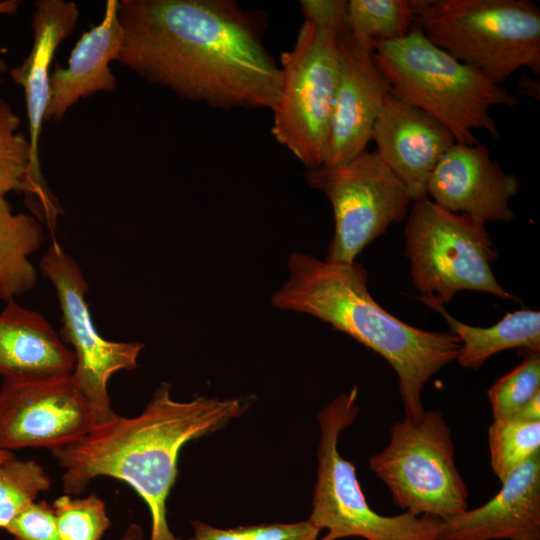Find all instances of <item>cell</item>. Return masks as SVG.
I'll return each mask as SVG.
<instances>
[{"label":"cell","instance_id":"3957f363","mask_svg":"<svg viewBox=\"0 0 540 540\" xmlns=\"http://www.w3.org/2000/svg\"><path fill=\"white\" fill-rule=\"evenodd\" d=\"M287 266L289 277L271 305L316 317L380 354L397 373L405 417L419 419L425 412L423 388L457 359L458 337L413 327L388 313L371 297L361 263H333L296 251Z\"/></svg>","mask_w":540,"mask_h":540},{"label":"cell","instance_id":"8d00e7d4","mask_svg":"<svg viewBox=\"0 0 540 540\" xmlns=\"http://www.w3.org/2000/svg\"><path fill=\"white\" fill-rule=\"evenodd\" d=\"M1 300V299H0Z\"/></svg>","mask_w":540,"mask_h":540},{"label":"cell","instance_id":"1f68e13d","mask_svg":"<svg viewBox=\"0 0 540 540\" xmlns=\"http://www.w3.org/2000/svg\"><path fill=\"white\" fill-rule=\"evenodd\" d=\"M539 81L522 75L517 82V89L526 95L539 99Z\"/></svg>","mask_w":540,"mask_h":540},{"label":"cell","instance_id":"5bb4252c","mask_svg":"<svg viewBox=\"0 0 540 540\" xmlns=\"http://www.w3.org/2000/svg\"><path fill=\"white\" fill-rule=\"evenodd\" d=\"M339 80L333 100L324 166L344 164L366 151L390 83L349 31L338 35Z\"/></svg>","mask_w":540,"mask_h":540},{"label":"cell","instance_id":"4316f807","mask_svg":"<svg viewBox=\"0 0 540 540\" xmlns=\"http://www.w3.org/2000/svg\"><path fill=\"white\" fill-rule=\"evenodd\" d=\"M538 393H540V356L539 352H533L488 389L487 396L493 420L514 417Z\"/></svg>","mask_w":540,"mask_h":540},{"label":"cell","instance_id":"4fadbf2b","mask_svg":"<svg viewBox=\"0 0 540 540\" xmlns=\"http://www.w3.org/2000/svg\"><path fill=\"white\" fill-rule=\"evenodd\" d=\"M76 3L65 0H37L31 20L33 44L29 55L10 68L12 80L24 89L30 143L29 177L34 191L31 210L46 223H55L60 206L49 191L41 171L39 142L49 102L50 65L56 49L77 24Z\"/></svg>","mask_w":540,"mask_h":540},{"label":"cell","instance_id":"4dcf8cb0","mask_svg":"<svg viewBox=\"0 0 540 540\" xmlns=\"http://www.w3.org/2000/svg\"><path fill=\"white\" fill-rule=\"evenodd\" d=\"M512 418L529 422L540 421V393L536 394Z\"/></svg>","mask_w":540,"mask_h":540},{"label":"cell","instance_id":"cb8c5ba5","mask_svg":"<svg viewBox=\"0 0 540 540\" xmlns=\"http://www.w3.org/2000/svg\"><path fill=\"white\" fill-rule=\"evenodd\" d=\"M21 118L0 97V195L25 193L31 207L34 191L30 182V143L19 131Z\"/></svg>","mask_w":540,"mask_h":540},{"label":"cell","instance_id":"6da1fadb","mask_svg":"<svg viewBox=\"0 0 540 540\" xmlns=\"http://www.w3.org/2000/svg\"><path fill=\"white\" fill-rule=\"evenodd\" d=\"M117 62L179 97L231 110H272L280 70L262 21L231 0H121Z\"/></svg>","mask_w":540,"mask_h":540},{"label":"cell","instance_id":"9a60e30c","mask_svg":"<svg viewBox=\"0 0 540 540\" xmlns=\"http://www.w3.org/2000/svg\"><path fill=\"white\" fill-rule=\"evenodd\" d=\"M520 180L505 172L481 144L455 143L439 160L427 184V197L436 205L478 220L509 222L514 212L509 200Z\"/></svg>","mask_w":540,"mask_h":540},{"label":"cell","instance_id":"44dd1931","mask_svg":"<svg viewBox=\"0 0 540 540\" xmlns=\"http://www.w3.org/2000/svg\"><path fill=\"white\" fill-rule=\"evenodd\" d=\"M38 218L15 213L6 196L0 195V299L8 301L30 292L38 274L30 261L44 241Z\"/></svg>","mask_w":540,"mask_h":540},{"label":"cell","instance_id":"d590c367","mask_svg":"<svg viewBox=\"0 0 540 540\" xmlns=\"http://www.w3.org/2000/svg\"><path fill=\"white\" fill-rule=\"evenodd\" d=\"M529 540H540V539H529Z\"/></svg>","mask_w":540,"mask_h":540},{"label":"cell","instance_id":"d6a6232c","mask_svg":"<svg viewBox=\"0 0 540 540\" xmlns=\"http://www.w3.org/2000/svg\"><path fill=\"white\" fill-rule=\"evenodd\" d=\"M21 1L19 0H2L0 1V15H11L16 13ZM7 69L5 60L0 58V75L4 73ZM1 83V79H0Z\"/></svg>","mask_w":540,"mask_h":540},{"label":"cell","instance_id":"277c9868","mask_svg":"<svg viewBox=\"0 0 540 540\" xmlns=\"http://www.w3.org/2000/svg\"><path fill=\"white\" fill-rule=\"evenodd\" d=\"M372 57L391 94L437 120L457 143L478 144L476 129L497 139L490 108L518 104L506 88L437 47L415 24L405 37L379 44Z\"/></svg>","mask_w":540,"mask_h":540},{"label":"cell","instance_id":"8fae6325","mask_svg":"<svg viewBox=\"0 0 540 540\" xmlns=\"http://www.w3.org/2000/svg\"><path fill=\"white\" fill-rule=\"evenodd\" d=\"M40 273L55 289L61 308L60 337L69 344L76 363L72 376L94 406L99 423L116 415L108 382L121 370H133L144 348L141 342L110 341L97 331L87 301L88 283L75 259L54 240L39 265Z\"/></svg>","mask_w":540,"mask_h":540},{"label":"cell","instance_id":"ba28073f","mask_svg":"<svg viewBox=\"0 0 540 540\" xmlns=\"http://www.w3.org/2000/svg\"><path fill=\"white\" fill-rule=\"evenodd\" d=\"M369 467L405 512L444 520L468 509L451 429L439 410L395 422L389 443L369 458Z\"/></svg>","mask_w":540,"mask_h":540},{"label":"cell","instance_id":"836d02e7","mask_svg":"<svg viewBox=\"0 0 540 540\" xmlns=\"http://www.w3.org/2000/svg\"><path fill=\"white\" fill-rule=\"evenodd\" d=\"M120 540H143L142 529L137 524H130Z\"/></svg>","mask_w":540,"mask_h":540},{"label":"cell","instance_id":"7a4b0ae2","mask_svg":"<svg viewBox=\"0 0 540 540\" xmlns=\"http://www.w3.org/2000/svg\"><path fill=\"white\" fill-rule=\"evenodd\" d=\"M254 401L251 394L179 401L172 398L171 385L161 382L139 415L116 414L80 440L51 451L63 469V491L78 495L97 477L121 480L149 508L150 540H180L167 521V499L180 451L187 443L226 427Z\"/></svg>","mask_w":540,"mask_h":540},{"label":"cell","instance_id":"9c48e42d","mask_svg":"<svg viewBox=\"0 0 540 540\" xmlns=\"http://www.w3.org/2000/svg\"><path fill=\"white\" fill-rule=\"evenodd\" d=\"M280 62L272 134L307 169L319 167L339 80L338 35L305 20Z\"/></svg>","mask_w":540,"mask_h":540},{"label":"cell","instance_id":"f546056e","mask_svg":"<svg viewBox=\"0 0 540 540\" xmlns=\"http://www.w3.org/2000/svg\"><path fill=\"white\" fill-rule=\"evenodd\" d=\"M347 3L344 0H302L300 6L306 21L340 35L349 31Z\"/></svg>","mask_w":540,"mask_h":540},{"label":"cell","instance_id":"52a82bcc","mask_svg":"<svg viewBox=\"0 0 540 540\" xmlns=\"http://www.w3.org/2000/svg\"><path fill=\"white\" fill-rule=\"evenodd\" d=\"M404 235L411 277L422 296L446 304L467 289L520 302L492 272L498 253L483 221L447 211L424 197L411 203Z\"/></svg>","mask_w":540,"mask_h":540},{"label":"cell","instance_id":"7c38bea8","mask_svg":"<svg viewBox=\"0 0 540 540\" xmlns=\"http://www.w3.org/2000/svg\"><path fill=\"white\" fill-rule=\"evenodd\" d=\"M98 423L72 374L3 378L0 383L1 449L52 451L80 440Z\"/></svg>","mask_w":540,"mask_h":540},{"label":"cell","instance_id":"30bf717a","mask_svg":"<svg viewBox=\"0 0 540 540\" xmlns=\"http://www.w3.org/2000/svg\"><path fill=\"white\" fill-rule=\"evenodd\" d=\"M304 178L327 196L333 209L328 262H354L391 224L407 217L412 203L406 187L375 152L365 151L341 165L307 169Z\"/></svg>","mask_w":540,"mask_h":540},{"label":"cell","instance_id":"7402d4cb","mask_svg":"<svg viewBox=\"0 0 540 540\" xmlns=\"http://www.w3.org/2000/svg\"><path fill=\"white\" fill-rule=\"evenodd\" d=\"M415 1L350 0L347 3L349 33L373 53L385 42L405 37L414 25Z\"/></svg>","mask_w":540,"mask_h":540},{"label":"cell","instance_id":"ffe728a7","mask_svg":"<svg viewBox=\"0 0 540 540\" xmlns=\"http://www.w3.org/2000/svg\"><path fill=\"white\" fill-rule=\"evenodd\" d=\"M419 300L440 313L451 332L460 340L461 347L456 360L464 368L478 369L492 355L512 348H525L529 353L540 351L539 311L521 309L483 328L456 320L445 310L444 304L434 297L421 295Z\"/></svg>","mask_w":540,"mask_h":540},{"label":"cell","instance_id":"5b68a950","mask_svg":"<svg viewBox=\"0 0 540 540\" xmlns=\"http://www.w3.org/2000/svg\"><path fill=\"white\" fill-rule=\"evenodd\" d=\"M414 24L496 84L522 67L540 73V9L530 0H416Z\"/></svg>","mask_w":540,"mask_h":540},{"label":"cell","instance_id":"e575fe53","mask_svg":"<svg viewBox=\"0 0 540 540\" xmlns=\"http://www.w3.org/2000/svg\"><path fill=\"white\" fill-rule=\"evenodd\" d=\"M14 454L11 451H7L0 448V465L14 458Z\"/></svg>","mask_w":540,"mask_h":540},{"label":"cell","instance_id":"603a6c76","mask_svg":"<svg viewBox=\"0 0 540 540\" xmlns=\"http://www.w3.org/2000/svg\"><path fill=\"white\" fill-rule=\"evenodd\" d=\"M488 445L492 470L502 482L540 453V421L493 420L488 430Z\"/></svg>","mask_w":540,"mask_h":540},{"label":"cell","instance_id":"e0dca14e","mask_svg":"<svg viewBox=\"0 0 540 540\" xmlns=\"http://www.w3.org/2000/svg\"><path fill=\"white\" fill-rule=\"evenodd\" d=\"M501 483L482 506L442 520L438 540L540 539V453Z\"/></svg>","mask_w":540,"mask_h":540},{"label":"cell","instance_id":"d4e9b609","mask_svg":"<svg viewBox=\"0 0 540 540\" xmlns=\"http://www.w3.org/2000/svg\"><path fill=\"white\" fill-rule=\"evenodd\" d=\"M51 480L43 467L34 460L16 457L0 465V529L32 503L38 495L50 489Z\"/></svg>","mask_w":540,"mask_h":540},{"label":"cell","instance_id":"83f0119b","mask_svg":"<svg viewBox=\"0 0 540 540\" xmlns=\"http://www.w3.org/2000/svg\"><path fill=\"white\" fill-rule=\"evenodd\" d=\"M193 534L188 540H332L319 538L320 530L308 519L295 523H269L218 528L200 520L191 522Z\"/></svg>","mask_w":540,"mask_h":540},{"label":"cell","instance_id":"f1b7e54d","mask_svg":"<svg viewBox=\"0 0 540 540\" xmlns=\"http://www.w3.org/2000/svg\"><path fill=\"white\" fill-rule=\"evenodd\" d=\"M14 540H61L54 510L46 501L34 502L6 528Z\"/></svg>","mask_w":540,"mask_h":540},{"label":"cell","instance_id":"ac0fdd59","mask_svg":"<svg viewBox=\"0 0 540 540\" xmlns=\"http://www.w3.org/2000/svg\"><path fill=\"white\" fill-rule=\"evenodd\" d=\"M119 5V0H107L102 21L82 34L67 66L57 64L50 73L45 120L59 121L80 99L117 89L110 63L117 61L124 39Z\"/></svg>","mask_w":540,"mask_h":540},{"label":"cell","instance_id":"2e32d148","mask_svg":"<svg viewBox=\"0 0 540 540\" xmlns=\"http://www.w3.org/2000/svg\"><path fill=\"white\" fill-rule=\"evenodd\" d=\"M371 140L377 146L375 153L403 183L412 202L427 197L433 169L456 143L441 123L391 92L374 123Z\"/></svg>","mask_w":540,"mask_h":540},{"label":"cell","instance_id":"484cf974","mask_svg":"<svg viewBox=\"0 0 540 540\" xmlns=\"http://www.w3.org/2000/svg\"><path fill=\"white\" fill-rule=\"evenodd\" d=\"M61 540H101L110 526L105 502L96 494H64L52 504Z\"/></svg>","mask_w":540,"mask_h":540},{"label":"cell","instance_id":"8992f818","mask_svg":"<svg viewBox=\"0 0 540 540\" xmlns=\"http://www.w3.org/2000/svg\"><path fill=\"white\" fill-rule=\"evenodd\" d=\"M357 395L354 386L317 415V479L308 520L320 531L327 529L332 540H438L442 519L408 512L384 516L374 511L362 492L354 465L340 455L339 436L359 413Z\"/></svg>","mask_w":540,"mask_h":540},{"label":"cell","instance_id":"d6986e66","mask_svg":"<svg viewBox=\"0 0 540 540\" xmlns=\"http://www.w3.org/2000/svg\"><path fill=\"white\" fill-rule=\"evenodd\" d=\"M76 357L39 312L6 301L0 312V376L43 378L72 374Z\"/></svg>","mask_w":540,"mask_h":540}]
</instances>
